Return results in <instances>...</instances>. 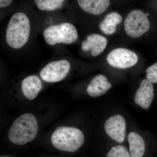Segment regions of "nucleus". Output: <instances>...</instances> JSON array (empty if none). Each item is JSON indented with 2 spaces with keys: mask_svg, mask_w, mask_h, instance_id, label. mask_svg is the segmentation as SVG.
Instances as JSON below:
<instances>
[{
  "mask_svg": "<svg viewBox=\"0 0 157 157\" xmlns=\"http://www.w3.org/2000/svg\"><path fill=\"white\" fill-rule=\"evenodd\" d=\"M38 129V122L35 116L31 113H25L12 124L8 133L9 140L17 145H24L35 139Z\"/></svg>",
  "mask_w": 157,
  "mask_h": 157,
  "instance_id": "obj_1",
  "label": "nucleus"
},
{
  "mask_svg": "<svg viewBox=\"0 0 157 157\" xmlns=\"http://www.w3.org/2000/svg\"><path fill=\"white\" fill-rule=\"evenodd\" d=\"M30 24L28 17L23 12H17L11 17L7 27L6 41L11 48L18 49L28 41Z\"/></svg>",
  "mask_w": 157,
  "mask_h": 157,
  "instance_id": "obj_2",
  "label": "nucleus"
},
{
  "mask_svg": "<svg viewBox=\"0 0 157 157\" xmlns=\"http://www.w3.org/2000/svg\"><path fill=\"white\" fill-rule=\"evenodd\" d=\"M82 132L73 127L60 126L51 136L52 143L56 148L62 151L73 152L78 150L84 142Z\"/></svg>",
  "mask_w": 157,
  "mask_h": 157,
  "instance_id": "obj_3",
  "label": "nucleus"
},
{
  "mask_svg": "<svg viewBox=\"0 0 157 157\" xmlns=\"http://www.w3.org/2000/svg\"><path fill=\"white\" fill-rule=\"evenodd\" d=\"M43 35L47 43L51 45L60 43L72 44L78 37L76 27L70 23L50 26L45 29Z\"/></svg>",
  "mask_w": 157,
  "mask_h": 157,
  "instance_id": "obj_4",
  "label": "nucleus"
},
{
  "mask_svg": "<svg viewBox=\"0 0 157 157\" xmlns=\"http://www.w3.org/2000/svg\"><path fill=\"white\" fill-rule=\"evenodd\" d=\"M150 23L146 14L139 10L130 11L124 22L127 35L133 38L140 37L149 29Z\"/></svg>",
  "mask_w": 157,
  "mask_h": 157,
  "instance_id": "obj_5",
  "label": "nucleus"
},
{
  "mask_svg": "<svg viewBox=\"0 0 157 157\" xmlns=\"http://www.w3.org/2000/svg\"><path fill=\"white\" fill-rule=\"evenodd\" d=\"M70 68V63L67 60L52 62L41 70L40 76L46 82H58L66 77Z\"/></svg>",
  "mask_w": 157,
  "mask_h": 157,
  "instance_id": "obj_6",
  "label": "nucleus"
},
{
  "mask_svg": "<svg viewBox=\"0 0 157 157\" xmlns=\"http://www.w3.org/2000/svg\"><path fill=\"white\" fill-rule=\"evenodd\" d=\"M111 67L119 69H126L135 66L138 62L136 53L124 48H116L110 52L107 58Z\"/></svg>",
  "mask_w": 157,
  "mask_h": 157,
  "instance_id": "obj_7",
  "label": "nucleus"
},
{
  "mask_svg": "<svg viewBox=\"0 0 157 157\" xmlns=\"http://www.w3.org/2000/svg\"><path fill=\"white\" fill-rule=\"evenodd\" d=\"M104 129L113 140L123 143L126 134V122L122 116L117 114L109 118L104 124Z\"/></svg>",
  "mask_w": 157,
  "mask_h": 157,
  "instance_id": "obj_8",
  "label": "nucleus"
},
{
  "mask_svg": "<svg viewBox=\"0 0 157 157\" xmlns=\"http://www.w3.org/2000/svg\"><path fill=\"white\" fill-rule=\"evenodd\" d=\"M154 91L153 83L147 79H143L135 95V104L144 109H148L154 98Z\"/></svg>",
  "mask_w": 157,
  "mask_h": 157,
  "instance_id": "obj_9",
  "label": "nucleus"
},
{
  "mask_svg": "<svg viewBox=\"0 0 157 157\" xmlns=\"http://www.w3.org/2000/svg\"><path fill=\"white\" fill-rule=\"evenodd\" d=\"M107 40L106 38L98 34H92L87 36L86 40L81 44V48L84 52L91 51L92 55L97 56L106 49Z\"/></svg>",
  "mask_w": 157,
  "mask_h": 157,
  "instance_id": "obj_10",
  "label": "nucleus"
},
{
  "mask_svg": "<svg viewBox=\"0 0 157 157\" xmlns=\"http://www.w3.org/2000/svg\"><path fill=\"white\" fill-rule=\"evenodd\" d=\"M111 86L106 76L99 74L95 76L88 85L86 92L91 97H98L106 94Z\"/></svg>",
  "mask_w": 157,
  "mask_h": 157,
  "instance_id": "obj_11",
  "label": "nucleus"
},
{
  "mask_svg": "<svg viewBox=\"0 0 157 157\" xmlns=\"http://www.w3.org/2000/svg\"><path fill=\"white\" fill-rule=\"evenodd\" d=\"M42 88V82L39 77L36 75L26 77L21 83L23 94L29 100H34L36 98Z\"/></svg>",
  "mask_w": 157,
  "mask_h": 157,
  "instance_id": "obj_12",
  "label": "nucleus"
},
{
  "mask_svg": "<svg viewBox=\"0 0 157 157\" xmlns=\"http://www.w3.org/2000/svg\"><path fill=\"white\" fill-rule=\"evenodd\" d=\"M78 5L83 11L94 15H100L110 5L109 0H77Z\"/></svg>",
  "mask_w": 157,
  "mask_h": 157,
  "instance_id": "obj_13",
  "label": "nucleus"
},
{
  "mask_svg": "<svg viewBox=\"0 0 157 157\" xmlns=\"http://www.w3.org/2000/svg\"><path fill=\"white\" fill-rule=\"evenodd\" d=\"M129 151L132 157H143L145 151L143 138L136 132H130L128 137Z\"/></svg>",
  "mask_w": 157,
  "mask_h": 157,
  "instance_id": "obj_14",
  "label": "nucleus"
},
{
  "mask_svg": "<svg viewBox=\"0 0 157 157\" xmlns=\"http://www.w3.org/2000/svg\"><path fill=\"white\" fill-rule=\"evenodd\" d=\"M123 17L118 13L112 12L106 15L104 19L99 25V29L104 34L112 35L115 33L117 25L121 23Z\"/></svg>",
  "mask_w": 157,
  "mask_h": 157,
  "instance_id": "obj_15",
  "label": "nucleus"
},
{
  "mask_svg": "<svg viewBox=\"0 0 157 157\" xmlns=\"http://www.w3.org/2000/svg\"><path fill=\"white\" fill-rule=\"evenodd\" d=\"M65 0H34L38 9L42 11H52L60 9Z\"/></svg>",
  "mask_w": 157,
  "mask_h": 157,
  "instance_id": "obj_16",
  "label": "nucleus"
},
{
  "mask_svg": "<svg viewBox=\"0 0 157 157\" xmlns=\"http://www.w3.org/2000/svg\"><path fill=\"white\" fill-rule=\"evenodd\" d=\"M106 157H132L126 147L123 145H117L112 147Z\"/></svg>",
  "mask_w": 157,
  "mask_h": 157,
  "instance_id": "obj_17",
  "label": "nucleus"
},
{
  "mask_svg": "<svg viewBox=\"0 0 157 157\" xmlns=\"http://www.w3.org/2000/svg\"><path fill=\"white\" fill-rule=\"evenodd\" d=\"M146 73L147 79L152 83H157V63L147 68Z\"/></svg>",
  "mask_w": 157,
  "mask_h": 157,
  "instance_id": "obj_18",
  "label": "nucleus"
},
{
  "mask_svg": "<svg viewBox=\"0 0 157 157\" xmlns=\"http://www.w3.org/2000/svg\"><path fill=\"white\" fill-rule=\"evenodd\" d=\"M12 2V0H0V7L3 8L8 7Z\"/></svg>",
  "mask_w": 157,
  "mask_h": 157,
  "instance_id": "obj_19",
  "label": "nucleus"
},
{
  "mask_svg": "<svg viewBox=\"0 0 157 157\" xmlns=\"http://www.w3.org/2000/svg\"><path fill=\"white\" fill-rule=\"evenodd\" d=\"M145 14H146L147 16H148V15H149V13H146Z\"/></svg>",
  "mask_w": 157,
  "mask_h": 157,
  "instance_id": "obj_20",
  "label": "nucleus"
},
{
  "mask_svg": "<svg viewBox=\"0 0 157 157\" xmlns=\"http://www.w3.org/2000/svg\"></svg>",
  "mask_w": 157,
  "mask_h": 157,
  "instance_id": "obj_21",
  "label": "nucleus"
},
{
  "mask_svg": "<svg viewBox=\"0 0 157 157\" xmlns=\"http://www.w3.org/2000/svg\"></svg>",
  "mask_w": 157,
  "mask_h": 157,
  "instance_id": "obj_22",
  "label": "nucleus"
}]
</instances>
